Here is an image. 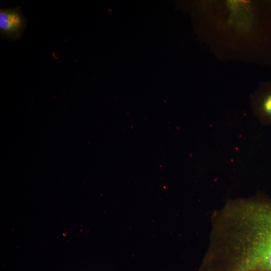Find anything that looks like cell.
Returning a JSON list of instances; mask_svg holds the SVG:
<instances>
[{
	"label": "cell",
	"instance_id": "3957f363",
	"mask_svg": "<svg viewBox=\"0 0 271 271\" xmlns=\"http://www.w3.org/2000/svg\"><path fill=\"white\" fill-rule=\"evenodd\" d=\"M253 109L261 123L271 125V82L263 84L256 92Z\"/></svg>",
	"mask_w": 271,
	"mask_h": 271
},
{
	"label": "cell",
	"instance_id": "7a4b0ae2",
	"mask_svg": "<svg viewBox=\"0 0 271 271\" xmlns=\"http://www.w3.org/2000/svg\"><path fill=\"white\" fill-rule=\"evenodd\" d=\"M27 20L17 7L9 9H1L0 32L6 38L15 40L19 39L24 31Z\"/></svg>",
	"mask_w": 271,
	"mask_h": 271
},
{
	"label": "cell",
	"instance_id": "6da1fadb",
	"mask_svg": "<svg viewBox=\"0 0 271 271\" xmlns=\"http://www.w3.org/2000/svg\"><path fill=\"white\" fill-rule=\"evenodd\" d=\"M245 244L259 271H271V198L253 196L245 233Z\"/></svg>",
	"mask_w": 271,
	"mask_h": 271
}]
</instances>
